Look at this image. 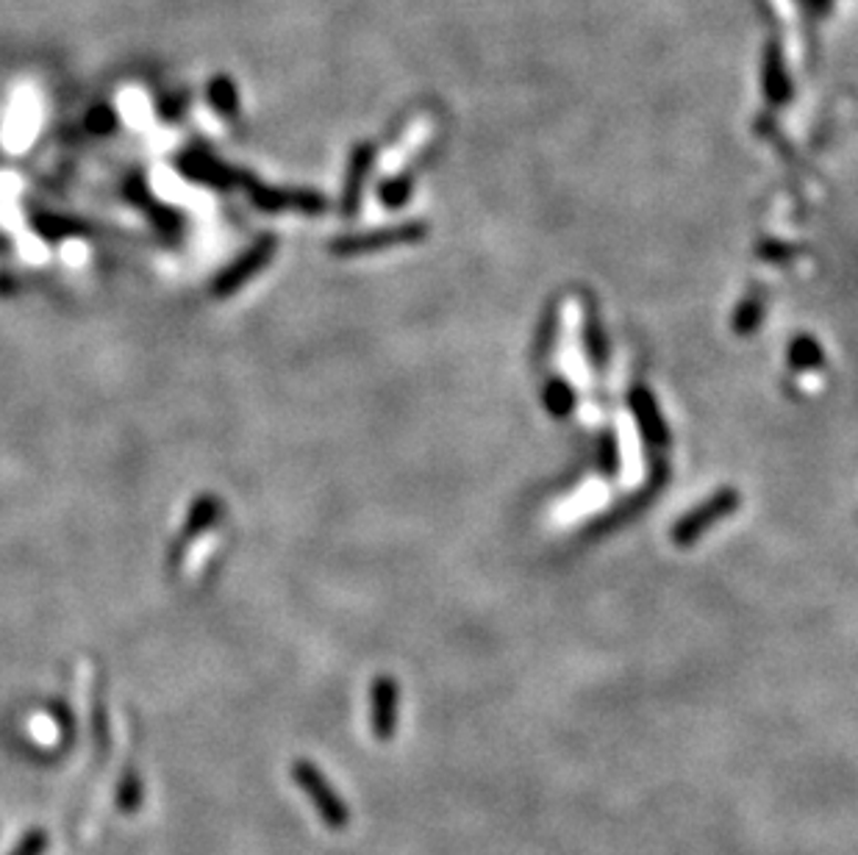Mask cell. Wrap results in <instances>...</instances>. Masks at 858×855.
<instances>
[{
  "label": "cell",
  "mask_w": 858,
  "mask_h": 855,
  "mask_svg": "<svg viewBox=\"0 0 858 855\" xmlns=\"http://www.w3.org/2000/svg\"><path fill=\"white\" fill-rule=\"evenodd\" d=\"M742 506V495L734 486H723V490L714 492L709 501H703L701 506L692 508L690 514H683L670 530V539L675 547H692L695 542H701V536L706 530H712L714 525L723 523L725 517L736 512Z\"/></svg>",
  "instance_id": "1"
},
{
  "label": "cell",
  "mask_w": 858,
  "mask_h": 855,
  "mask_svg": "<svg viewBox=\"0 0 858 855\" xmlns=\"http://www.w3.org/2000/svg\"><path fill=\"white\" fill-rule=\"evenodd\" d=\"M292 777L298 783L300 792L311 800L317 816L322 820V825L331 827V831H345L348 822H351V808L345 805V800L339 797L337 789L328 783V777L311 764L309 759H298L292 764Z\"/></svg>",
  "instance_id": "2"
},
{
  "label": "cell",
  "mask_w": 858,
  "mask_h": 855,
  "mask_svg": "<svg viewBox=\"0 0 858 855\" xmlns=\"http://www.w3.org/2000/svg\"><path fill=\"white\" fill-rule=\"evenodd\" d=\"M428 237V226L425 223H403V226L381 228V231L368 234H348L331 243L333 256H368L379 254V250L395 248V245H414L420 239Z\"/></svg>",
  "instance_id": "3"
},
{
  "label": "cell",
  "mask_w": 858,
  "mask_h": 855,
  "mask_svg": "<svg viewBox=\"0 0 858 855\" xmlns=\"http://www.w3.org/2000/svg\"><path fill=\"white\" fill-rule=\"evenodd\" d=\"M239 186H245L250 195V200L256 203L265 212H300V214H322L328 208L325 197L317 195L311 189H270V186H261L259 181L248 178L242 173Z\"/></svg>",
  "instance_id": "4"
},
{
  "label": "cell",
  "mask_w": 858,
  "mask_h": 855,
  "mask_svg": "<svg viewBox=\"0 0 858 855\" xmlns=\"http://www.w3.org/2000/svg\"><path fill=\"white\" fill-rule=\"evenodd\" d=\"M401 722V687L395 678L379 676L370 683V728L379 742H392Z\"/></svg>",
  "instance_id": "5"
},
{
  "label": "cell",
  "mask_w": 858,
  "mask_h": 855,
  "mask_svg": "<svg viewBox=\"0 0 858 855\" xmlns=\"http://www.w3.org/2000/svg\"><path fill=\"white\" fill-rule=\"evenodd\" d=\"M628 405H631V414L639 425V434H642L644 447H648L653 456L664 453L670 447V428H666L664 414H661L659 403H655L653 392L644 387H633L628 394Z\"/></svg>",
  "instance_id": "6"
},
{
  "label": "cell",
  "mask_w": 858,
  "mask_h": 855,
  "mask_svg": "<svg viewBox=\"0 0 858 855\" xmlns=\"http://www.w3.org/2000/svg\"><path fill=\"white\" fill-rule=\"evenodd\" d=\"M276 248H278L276 237L256 239L254 248H250L245 256H239V259L234 261V265L228 267V270L223 272L220 278H217L215 287H211L215 298H228V295L237 292L239 287H245V284H248L250 278L256 276V272H261L267 265H270Z\"/></svg>",
  "instance_id": "7"
},
{
  "label": "cell",
  "mask_w": 858,
  "mask_h": 855,
  "mask_svg": "<svg viewBox=\"0 0 858 855\" xmlns=\"http://www.w3.org/2000/svg\"><path fill=\"white\" fill-rule=\"evenodd\" d=\"M375 147L373 145H356L351 153V167H348L345 192H342V214L345 217H356L359 206H362V189L364 178H368L370 167H373Z\"/></svg>",
  "instance_id": "8"
},
{
  "label": "cell",
  "mask_w": 858,
  "mask_h": 855,
  "mask_svg": "<svg viewBox=\"0 0 858 855\" xmlns=\"http://www.w3.org/2000/svg\"><path fill=\"white\" fill-rule=\"evenodd\" d=\"M178 167H182V173L189 175V178L206 181V184H215V186H226L231 184V181L242 178V173H234V169H228L226 164H220L217 158H211L209 153L204 151L184 153V156L178 158Z\"/></svg>",
  "instance_id": "9"
},
{
  "label": "cell",
  "mask_w": 858,
  "mask_h": 855,
  "mask_svg": "<svg viewBox=\"0 0 858 855\" xmlns=\"http://www.w3.org/2000/svg\"><path fill=\"white\" fill-rule=\"evenodd\" d=\"M583 348H587L592 370L606 372V367H609V337H606L603 320H600V311L592 300L583 303Z\"/></svg>",
  "instance_id": "10"
},
{
  "label": "cell",
  "mask_w": 858,
  "mask_h": 855,
  "mask_svg": "<svg viewBox=\"0 0 858 855\" xmlns=\"http://www.w3.org/2000/svg\"><path fill=\"white\" fill-rule=\"evenodd\" d=\"M767 289L756 287L753 292H747L745 298L740 300L734 311V320H731V328H734L736 337H751L762 328L764 315H767Z\"/></svg>",
  "instance_id": "11"
},
{
  "label": "cell",
  "mask_w": 858,
  "mask_h": 855,
  "mask_svg": "<svg viewBox=\"0 0 858 855\" xmlns=\"http://www.w3.org/2000/svg\"><path fill=\"white\" fill-rule=\"evenodd\" d=\"M542 403H545V409H548L550 416H556V420H567V416H570L578 405L576 387H572V383L561 375L550 378V381L545 383V389H542Z\"/></svg>",
  "instance_id": "12"
},
{
  "label": "cell",
  "mask_w": 858,
  "mask_h": 855,
  "mask_svg": "<svg viewBox=\"0 0 858 855\" xmlns=\"http://www.w3.org/2000/svg\"><path fill=\"white\" fill-rule=\"evenodd\" d=\"M789 367L792 370H823L825 367V350L808 333H797L789 342Z\"/></svg>",
  "instance_id": "13"
},
{
  "label": "cell",
  "mask_w": 858,
  "mask_h": 855,
  "mask_svg": "<svg viewBox=\"0 0 858 855\" xmlns=\"http://www.w3.org/2000/svg\"><path fill=\"white\" fill-rule=\"evenodd\" d=\"M206 97H209L211 109L226 120H234L239 114V90L228 75H215L206 86Z\"/></svg>",
  "instance_id": "14"
},
{
  "label": "cell",
  "mask_w": 858,
  "mask_h": 855,
  "mask_svg": "<svg viewBox=\"0 0 858 855\" xmlns=\"http://www.w3.org/2000/svg\"><path fill=\"white\" fill-rule=\"evenodd\" d=\"M595 467L603 478H614L620 473V445L611 431H603L598 436V451H595Z\"/></svg>",
  "instance_id": "15"
},
{
  "label": "cell",
  "mask_w": 858,
  "mask_h": 855,
  "mask_svg": "<svg viewBox=\"0 0 858 855\" xmlns=\"http://www.w3.org/2000/svg\"><path fill=\"white\" fill-rule=\"evenodd\" d=\"M142 794H145V789H142L139 775H136L134 766H128V770L123 772V777H120L117 808L123 811V814H136L142 805Z\"/></svg>",
  "instance_id": "16"
},
{
  "label": "cell",
  "mask_w": 858,
  "mask_h": 855,
  "mask_svg": "<svg viewBox=\"0 0 858 855\" xmlns=\"http://www.w3.org/2000/svg\"><path fill=\"white\" fill-rule=\"evenodd\" d=\"M84 128L95 136L112 134V131L117 128V112H114L112 106H106V103H101V106H92L84 117Z\"/></svg>",
  "instance_id": "17"
},
{
  "label": "cell",
  "mask_w": 858,
  "mask_h": 855,
  "mask_svg": "<svg viewBox=\"0 0 858 855\" xmlns=\"http://www.w3.org/2000/svg\"><path fill=\"white\" fill-rule=\"evenodd\" d=\"M409 197H412V178L409 175L390 178L381 184V200L386 203V208H401Z\"/></svg>",
  "instance_id": "18"
},
{
  "label": "cell",
  "mask_w": 858,
  "mask_h": 855,
  "mask_svg": "<svg viewBox=\"0 0 858 855\" xmlns=\"http://www.w3.org/2000/svg\"><path fill=\"white\" fill-rule=\"evenodd\" d=\"M48 849V833L42 827H31L23 838L12 847L9 855H45Z\"/></svg>",
  "instance_id": "19"
},
{
  "label": "cell",
  "mask_w": 858,
  "mask_h": 855,
  "mask_svg": "<svg viewBox=\"0 0 858 855\" xmlns=\"http://www.w3.org/2000/svg\"><path fill=\"white\" fill-rule=\"evenodd\" d=\"M758 256H762L764 261H786L795 256V250L789 248V245H781V243H764L762 248H758Z\"/></svg>",
  "instance_id": "20"
}]
</instances>
